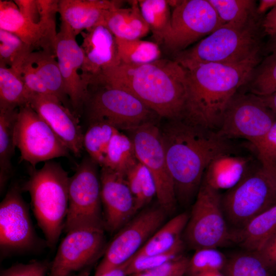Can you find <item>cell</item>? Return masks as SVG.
I'll return each instance as SVG.
<instances>
[{"label":"cell","mask_w":276,"mask_h":276,"mask_svg":"<svg viewBox=\"0 0 276 276\" xmlns=\"http://www.w3.org/2000/svg\"><path fill=\"white\" fill-rule=\"evenodd\" d=\"M114 87L131 94L158 117L182 119L187 96L186 70L175 60L159 59L141 65L123 63L94 78L91 85Z\"/></svg>","instance_id":"1"},{"label":"cell","mask_w":276,"mask_h":276,"mask_svg":"<svg viewBox=\"0 0 276 276\" xmlns=\"http://www.w3.org/2000/svg\"><path fill=\"white\" fill-rule=\"evenodd\" d=\"M160 129L177 200L187 203L197 195L210 162L221 153L232 152V145L217 131L181 119L168 120Z\"/></svg>","instance_id":"2"},{"label":"cell","mask_w":276,"mask_h":276,"mask_svg":"<svg viewBox=\"0 0 276 276\" xmlns=\"http://www.w3.org/2000/svg\"><path fill=\"white\" fill-rule=\"evenodd\" d=\"M260 57L236 64L210 63L187 73V96L182 120L217 131L238 90L248 83Z\"/></svg>","instance_id":"3"},{"label":"cell","mask_w":276,"mask_h":276,"mask_svg":"<svg viewBox=\"0 0 276 276\" xmlns=\"http://www.w3.org/2000/svg\"><path fill=\"white\" fill-rule=\"evenodd\" d=\"M260 24L256 17L245 23H227L193 47L175 54L186 70L210 63L236 64L259 57Z\"/></svg>","instance_id":"4"},{"label":"cell","mask_w":276,"mask_h":276,"mask_svg":"<svg viewBox=\"0 0 276 276\" xmlns=\"http://www.w3.org/2000/svg\"><path fill=\"white\" fill-rule=\"evenodd\" d=\"M68 173L58 163L49 160L32 168L21 190L30 196L32 209L46 245L53 248L63 231L68 207Z\"/></svg>","instance_id":"5"},{"label":"cell","mask_w":276,"mask_h":276,"mask_svg":"<svg viewBox=\"0 0 276 276\" xmlns=\"http://www.w3.org/2000/svg\"><path fill=\"white\" fill-rule=\"evenodd\" d=\"M259 163L235 187L221 196L227 223L233 229L276 205V169Z\"/></svg>","instance_id":"6"},{"label":"cell","mask_w":276,"mask_h":276,"mask_svg":"<svg viewBox=\"0 0 276 276\" xmlns=\"http://www.w3.org/2000/svg\"><path fill=\"white\" fill-rule=\"evenodd\" d=\"M183 232L188 245L195 250L217 248L232 242L219 191L201 182Z\"/></svg>","instance_id":"7"},{"label":"cell","mask_w":276,"mask_h":276,"mask_svg":"<svg viewBox=\"0 0 276 276\" xmlns=\"http://www.w3.org/2000/svg\"><path fill=\"white\" fill-rule=\"evenodd\" d=\"M99 166L89 157L84 158L70 177L68 207L63 231L80 227L104 228Z\"/></svg>","instance_id":"8"},{"label":"cell","mask_w":276,"mask_h":276,"mask_svg":"<svg viewBox=\"0 0 276 276\" xmlns=\"http://www.w3.org/2000/svg\"><path fill=\"white\" fill-rule=\"evenodd\" d=\"M136 158L152 174L156 188V197L166 213L175 209L177 199L174 183L169 172L160 127L152 120L128 130Z\"/></svg>","instance_id":"9"},{"label":"cell","mask_w":276,"mask_h":276,"mask_svg":"<svg viewBox=\"0 0 276 276\" xmlns=\"http://www.w3.org/2000/svg\"><path fill=\"white\" fill-rule=\"evenodd\" d=\"M276 121V115L262 98L237 93L224 113L217 133L225 139H244L252 145L260 141Z\"/></svg>","instance_id":"10"},{"label":"cell","mask_w":276,"mask_h":276,"mask_svg":"<svg viewBox=\"0 0 276 276\" xmlns=\"http://www.w3.org/2000/svg\"><path fill=\"white\" fill-rule=\"evenodd\" d=\"M14 143L20 151L21 160L34 168L40 162L67 157L70 152L30 104L18 108Z\"/></svg>","instance_id":"11"},{"label":"cell","mask_w":276,"mask_h":276,"mask_svg":"<svg viewBox=\"0 0 276 276\" xmlns=\"http://www.w3.org/2000/svg\"><path fill=\"white\" fill-rule=\"evenodd\" d=\"M166 214L160 206L146 209L119 229L107 245L95 276H101L124 265L132 258L162 226Z\"/></svg>","instance_id":"12"},{"label":"cell","mask_w":276,"mask_h":276,"mask_svg":"<svg viewBox=\"0 0 276 276\" xmlns=\"http://www.w3.org/2000/svg\"><path fill=\"white\" fill-rule=\"evenodd\" d=\"M222 25L208 0H181L172 12L162 44L175 54Z\"/></svg>","instance_id":"13"},{"label":"cell","mask_w":276,"mask_h":276,"mask_svg":"<svg viewBox=\"0 0 276 276\" xmlns=\"http://www.w3.org/2000/svg\"><path fill=\"white\" fill-rule=\"evenodd\" d=\"M86 102L89 121H105L118 129L130 130L158 117L141 101L128 91L102 86Z\"/></svg>","instance_id":"14"},{"label":"cell","mask_w":276,"mask_h":276,"mask_svg":"<svg viewBox=\"0 0 276 276\" xmlns=\"http://www.w3.org/2000/svg\"><path fill=\"white\" fill-rule=\"evenodd\" d=\"M106 246L103 228L80 227L68 231L51 264L50 276H70L85 268L103 255Z\"/></svg>","instance_id":"15"},{"label":"cell","mask_w":276,"mask_h":276,"mask_svg":"<svg viewBox=\"0 0 276 276\" xmlns=\"http://www.w3.org/2000/svg\"><path fill=\"white\" fill-rule=\"evenodd\" d=\"M21 191L13 186L0 204V246L6 254L30 250L38 242Z\"/></svg>","instance_id":"16"},{"label":"cell","mask_w":276,"mask_h":276,"mask_svg":"<svg viewBox=\"0 0 276 276\" xmlns=\"http://www.w3.org/2000/svg\"><path fill=\"white\" fill-rule=\"evenodd\" d=\"M76 37L70 27L61 21L54 50L66 94L72 106L77 110L85 104L89 93V85L83 80L79 72L84 63V56Z\"/></svg>","instance_id":"17"},{"label":"cell","mask_w":276,"mask_h":276,"mask_svg":"<svg viewBox=\"0 0 276 276\" xmlns=\"http://www.w3.org/2000/svg\"><path fill=\"white\" fill-rule=\"evenodd\" d=\"M100 178L104 228L114 232L127 223L138 211L126 176L102 167Z\"/></svg>","instance_id":"18"},{"label":"cell","mask_w":276,"mask_h":276,"mask_svg":"<svg viewBox=\"0 0 276 276\" xmlns=\"http://www.w3.org/2000/svg\"><path fill=\"white\" fill-rule=\"evenodd\" d=\"M30 105L50 127L70 152L79 156L84 133L77 118L57 98L31 94Z\"/></svg>","instance_id":"19"},{"label":"cell","mask_w":276,"mask_h":276,"mask_svg":"<svg viewBox=\"0 0 276 276\" xmlns=\"http://www.w3.org/2000/svg\"><path fill=\"white\" fill-rule=\"evenodd\" d=\"M80 34L83 38L80 47L84 56L81 74L90 86L92 80L102 71L121 62L116 37L106 26L98 25Z\"/></svg>","instance_id":"20"},{"label":"cell","mask_w":276,"mask_h":276,"mask_svg":"<svg viewBox=\"0 0 276 276\" xmlns=\"http://www.w3.org/2000/svg\"><path fill=\"white\" fill-rule=\"evenodd\" d=\"M0 29L15 34L34 50L54 53L56 20L33 22L21 14L14 1L0 0Z\"/></svg>","instance_id":"21"},{"label":"cell","mask_w":276,"mask_h":276,"mask_svg":"<svg viewBox=\"0 0 276 276\" xmlns=\"http://www.w3.org/2000/svg\"><path fill=\"white\" fill-rule=\"evenodd\" d=\"M123 1L108 0H60L58 13L63 22L77 36L95 26L105 25L107 13L121 7Z\"/></svg>","instance_id":"22"},{"label":"cell","mask_w":276,"mask_h":276,"mask_svg":"<svg viewBox=\"0 0 276 276\" xmlns=\"http://www.w3.org/2000/svg\"><path fill=\"white\" fill-rule=\"evenodd\" d=\"M250 156L221 153L209 164L202 182L219 191L230 190L239 183L254 166Z\"/></svg>","instance_id":"23"},{"label":"cell","mask_w":276,"mask_h":276,"mask_svg":"<svg viewBox=\"0 0 276 276\" xmlns=\"http://www.w3.org/2000/svg\"><path fill=\"white\" fill-rule=\"evenodd\" d=\"M231 231L232 242L244 250H259L276 232V205L254 217L241 228Z\"/></svg>","instance_id":"24"},{"label":"cell","mask_w":276,"mask_h":276,"mask_svg":"<svg viewBox=\"0 0 276 276\" xmlns=\"http://www.w3.org/2000/svg\"><path fill=\"white\" fill-rule=\"evenodd\" d=\"M130 7L117 8L107 14L105 26L116 38L141 39L150 31L141 13L138 1H130Z\"/></svg>","instance_id":"25"},{"label":"cell","mask_w":276,"mask_h":276,"mask_svg":"<svg viewBox=\"0 0 276 276\" xmlns=\"http://www.w3.org/2000/svg\"><path fill=\"white\" fill-rule=\"evenodd\" d=\"M189 217L182 213L172 218L153 234L134 257L164 253L174 248L182 241L181 236Z\"/></svg>","instance_id":"26"},{"label":"cell","mask_w":276,"mask_h":276,"mask_svg":"<svg viewBox=\"0 0 276 276\" xmlns=\"http://www.w3.org/2000/svg\"><path fill=\"white\" fill-rule=\"evenodd\" d=\"M27 60L51 95L57 98L64 104L68 97L54 53L42 50L33 51L28 56Z\"/></svg>","instance_id":"27"},{"label":"cell","mask_w":276,"mask_h":276,"mask_svg":"<svg viewBox=\"0 0 276 276\" xmlns=\"http://www.w3.org/2000/svg\"><path fill=\"white\" fill-rule=\"evenodd\" d=\"M18 108L0 109V187L3 191L12 173L11 159L16 147L14 128Z\"/></svg>","instance_id":"28"},{"label":"cell","mask_w":276,"mask_h":276,"mask_svg":"<svg viewBox=\"0 0 276 276\" xmlns=\"http://www.w3.org/2000/svg\"><path fill=\"white\" fill-rule=\"evenodd\" d=\"M31 94L20 74L0 64V109H15L29 104Z\"/></svg>","instance_id":"29"},{"label":"cell","mask_w":276,"mask_h":276,"mask_svg":"<svg viewBox=\"0 0 276 276\" xmlns=\"http://www.w3.org/2000/svg\"><path fill=\"white\" fill-rule=\"evenodd\" d=\"M137 162L131 139L119 131L109 143L101 167H106L126 176Z\"/></svg>","instance_id":"30"},{"label":"cell","mask_w":276,"mask_h":276,"mask_svg":"<svg viewBox=\"0 0 276 276\" xmlns=\"http://www.w3.org/2000/svg\"><path fill=\"white\" fill-rule=\"evenodd\" d=\"M119 130L103 120L89 121L83 135V147L89 157L101 167L102 166L109 143Z\"/></svg>","instance_id":"31"},{"label":"cell","mask_w":276,"mask_h":276,"mask_svg":"<svg viewBox=\"0 0 276 276\" xmlns=\"http://www.w3.org/2000/svg\"><path fill=\"white\" fill-rule=\"evenodd\" d=\"M116 40L121 63L141 65L160 59L159 44L155 42L141 39L126 40L116 38Z\"/></svg>","instance_id":"32"},{"label":"cell","mask_w":276,"mask_h":276,"mask_svg":"<svg viewBox=\"0 0 276 276\" xmlns=\"http://www.w3.org/2000/svg\"><path fill=\"white\" fill-rule=\"evenodd\" d=\"M222 271L225 276H276L257 251L247 250L227 259Z\"/></svg>","instance_id":"33"},{"label":"cell","mask_w":276,"mask_h":276,"mask_svg":"<svg viewBox=\"0 0 276 276\" xmlns=\"http://www.w3.org/2000/svg\"><path fill=\"white\" fill-rule=\"evenodd\" d=\"M142 16L156 43L162 44L170 27L172 13L168 1H138Z\"/></svg>","instance_id":"34"},{"label":"cell","mask_w":276,"mask_h":276,"mask_svg":"<svg viewBox=\"0 0 276 276\" xmlns=\"http://www.w3.org/2000/svg\"><path fill=\"white\" fill-rule=\"evenodd\" d=\"M126 179L134 197L137 211L156 196L154 178L149 170L141 163L138 162L128 171Z\"/></svg>","instance_id":"35"},{"label":"cell","mask_w":276,"mask_h":276,"mask_svg":"<svg viewBox=\"0 0 276 276\" xmlns=\"http://www.w3.org/2000/svg\"><path fill=\"white\" fill-rule=\"evenodd\" d=\"M222 25L245 23L257 17L255 1L251 0H208Z\"/></svg>","instance_id":"36"},{"label":"cell","mask_w":276,"mask_h":276,"mask_svg":"<svg viewBox=\"0 0 276 276\" xmlns=\"http://www.w3.org/2000/svg\"><path fill=\"white\" fill-rule=\"evenodd\" d=\"M34 50L15 34L0 29V64L19 74L22 65Z\"/></svg>","instance_id":"37"},{"label":"cell","mask_w":276,"mask_h":276,"mask_svg":"<svg viewBox=\"0 0 276 276\" xmlns=\"http://www.w3.org/2000/svg\"><path fill=\"white\" fill-rule=\"evenodd\" d=\"M250 93L266 96L276 91V51L255 68L249 81Z\"/></svg>","instance_id":"38"},{"label":"cell","mask_w":276,"mask_h":276,"mask_svg":"<svg viewBox=\"0 0 276 276\" xmlns=\"http://www.w3.org/2000/svg\"><path fill=\"white\" fill-rule=\"evenodd\" d=\"M227 258L216 248H204L196 250L189 259L185 273L187 276H198L212 271H222Z\"/></svg>","instance_id":"39"},{"label":"cell","mask_w":276,"mask_h":276,"mask_svg":"<svg viewBox=\"0 0 276 276\" xmlns=\"http://www.w3.org/2000/svg\"><path fill=\"white\" fill-rule=\"evenodd\" d=\"M183 248V241L174 248L164 253L151 256H134L128 261L126 272L128 276L155 268L180 256Z\"/></svg>","instance_id":"40"},{"label":"cell","mask_w":276,"mask_h":276,"mask_svg":"<svg viewBox=\"0 0 276 276\" xmlns=\"http://www.w3.org/2000/svg\"><path fill=\"white\" fill-rule=\"evenodd\" d=\"M252 146L260 162L276 169V121L266 135Z\"/></svg>","instance_id":"41"},{"label":"cell","mask_w":276,"mask_h":276,"mask_svg":"<svg viewBox=\"0 0 276 276\" xmlns=\"http://www.w3.org/2000/svg\"><path fill=\"white\" fill-rule=\"evenodd\" d=\"M50 265L48 262L41 261L17 264L3 270L0 276H46Z\"/></svg>","instance_id":"42"},{"label":"cell","mask_w":276,"mask_h":276,"mask_svg":"<svg viewBox=\"0 0 276 276\" xmlns=\"http://www.w3.org/2000/svg\"><path fill=\"white\" fill-rule=\"evenodd\" d=\"M188 261L189 259L181 255L159 266L129 276H171L178 273L185 274Z\"/></svg>","instance_id":"43"},{"label":"cell","mask_w":276,"mask_h":276,"mask_svg":"<svg viewBox=\"0 0 276 276\" xmlns=\"http://www.w3.org/2000/svg\"><path fill=\"white\" fill-rule=\"evenodd\" d=\"M19 74L26 86L31 93L51 96L27 58L22 65Z\"/></svg>","instance_id":"44"},{"label":"cell","mask_w":276,"mask_h":276,"mask_svg":"<svg viewBox=\"0 0 276 276\" xmlns=\"http://www.w3.org/2000/svg\"><path fill=\"white\" fill-rule=\"evenodd\" d=\"M257 251L267 264L276 271V232Z\"/></svg>","instance_id":"45"},{"label":"cell","mask_w":276,"mask_h":276,"mask_svg":"<svg viewBox=\"0 0 276 276\" xmlns=\"http://www.w3.org/2000/svg\"><path fill=\"white\" fill-rule=\"evenodd\" d=\"M21 14L30 20L37 23L40 20L36 0H14Z\"/></svg>","instance_id":"46"},{"label":"cell","mask_w":276,"mask_h":276,"mask_svg":"<svg viewBox=\"0 0 276 276\" xmlns=\"http://www.w3.org/2000/svg\"><path fill=\"white\" fill-rule=\"evenodd\" d=\"M58 0H36L40 19L56 20L58 12Z\"/></svg>","instance_id":"47"},{"label":"cell","mask_w":276,"mask_h":276,"mask_svg":"<svg viewBox=\"0 0 276 276\" xmlns=\"http://www.w3.org/2000/svg\"><path fill=\"white\" fill-rule=\"evenodd\" d=\"M261 27L264 32L270 37L276 35V6L265 15L261 22Z\"/></svg>","instance_id":"48"},{"label":"cell","mask_w":276,"mask_h":276,"mask_svg":"<svg viewBox=\"0 0 276 276\" xmlns=\"http://www.w3.org/2000/svg\"><path fill=\"white\" fill-rule=\"evenodd\" d=\"M275 6L276 0H261L256 9V13L258 15H260L268 9H272Z\"/></svg>","instance_id":"49"},{"label":"cell","mask_w":276,"mask_h":276,"mask_svg":"<svg viewBox=\"0 0 276 276\" xmlns=\"http://www.w3.org/2000/svg\"><path fill=\"white\" fill-rule=\"evenodd\" d=\"M266 105L276 115V91L266 96H260Z\"/></svg>","instance_id":"50"},{"label":"cell","mask_w":276,"mask_h":276,"mask_svg":"<svg viewBox=\"0 0 276 276\" xmlns=\"http://www.w3.org/2000/svg\"><path fill=\"white\" fill-rule=\"evenodd\" d=\"M127 262L118 268L106 272L101 276H128L126 272Z\"/></svg>","instance_id":"51"},{"label":"cell","mask_w":276,"mask_h":276,"mask_svg":"<svg viewBox=\"0 0 276 276\" xmlns=\"http://www.w3.org/2000/svg\"><path fill=\"white\" fill-rule=\"evenodd\" d=\"M198 276H225L222 271H212L199 274Z\"/></svg>","instance_id":"52"},{"label":"cell","mask_w":276,"mask_h":276,"mask_svg":"<svg viewBox=\"0 0 276 276\" xmlns=\"http://www.w3.org/2000/svg\"><path fill=\"white\" fill-rule=\"evenodd\" d=\"M269 48L271 52L276 51V35L271 37Z\"/></svg>","instance_id":"53"},{"label":"cell","mask_w":276,"mask_h":276,"mask_svg":"<svg viewBox=\"0 0 276 276\" xmlns=\"http://www.w3.org/2000/svg\"><path fill=\"white\" fill-rule=\"evenodd\" d=\"M88 273L87 272V271H83L78 274L75 275L74 276H88Z\"/></svg>","instance_id":"54"},{"label":"cell","mask_w":276,"mask_h":276,"mask_svg":"<svg viewBox=\"0 0 276 276\" xmlns=\"http://www.w3.org/2000/svg\"><path fill=\"white\" fill-rule=\"evenodd\" d=\"M183 275L185 274L183 273H178V274H175L171 276H183Z\"/></svg>","instance_id":"55"}]
</instances>
